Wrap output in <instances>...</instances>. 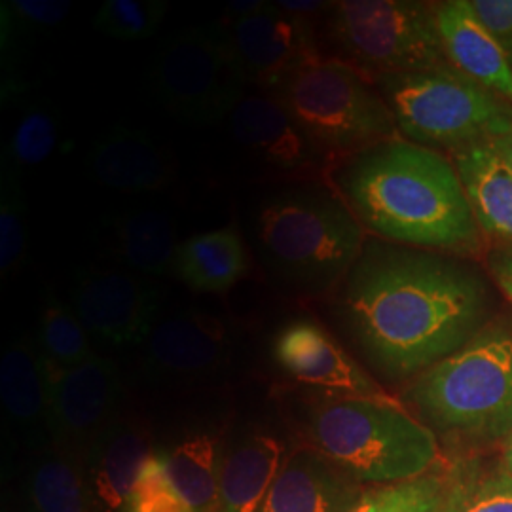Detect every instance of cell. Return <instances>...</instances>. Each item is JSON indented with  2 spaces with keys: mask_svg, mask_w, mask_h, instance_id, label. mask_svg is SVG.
<instances>
[{
  "mask_svg": "<svg viewBox=\"0 0 512 512\" xmlns=\"http://www.w3.org/2000/svg\"><path fill=\"white\" fill-rule=\"evenodd\" d=\"M334 296L338 317L376 370L416 378L494 319L495 283L469 256L366 239Z\"/></svg>",
  "mask_w": 512,
  "mask_h": 512,
  "instance_id": "1",
  "label": "cell"
},
{
  "mask_svg": "<svg viewBox=\"0 0 512 512\" xmlns=\"http://www.w3.org/2000/svg\"><path fill=\"white\" fill-rule=\"evenodd\" d=\"M329 177L365 232L382 241L461 256L482 249L458 169L439 150L397 137L338 160Z\"/></svg>",
  "mask_w": 512,
  "mask_h": 512,
  "instance_id": "2",
  "label": "cell"
},
{
  "mask_svg": "<svg viewBox=\"0 0 512 512\" xmlns=\"http://www.w3.org/2000/svg\"><path fill=\"white\" fill-rule=\"evenodd\" d=\"M365 243V228L332 186L281 190L256 213L258 258L272 281L296 296L336 293Z\"/></svg>",
  "mask_w": 512,
  "mask_h": 512,
  "instance_id": "3",
  "label": "cell"
},
{
  "mask_svg": "<svg viewBox=\"0 0 512 512\" xmlns=\"http://www.w3.org/2000/svg\"><path fill=\"white\" fill-rule=\"evenodd\" d=\"M306 429L313 450L357 482L416 480L439 456L433 429L391 397H323L311 406Z\"/></svg>",
  "mask_w": 512,
  "mask_h": 512,
  "instance_id": "4",
  "label": "cell"
},
{
  "mask_svg": "<svg viewBox=\"0 0 512 512\" xmlns=\"http://www.w3.org/2000/svg\"><path fill=\"white\" fill-rule=\"evenodd\" d=\"M421 421L469 439L512 433V323L492 319L463 348L427 368L406 391Z\"/></svg>",
  "mask_w": 512,
  "mask_h": 512,
  "instance_id": "5",
  "label": "cell"
},
{
  "mask_svg": "<svg viewBox=\"0 0 512 512\" xmlns=\"http://www.w3.org/2000/svg\"><path fill=\"white\" fill-rule=\"evenodd\" d=\"M399 135L433 150L492 143L512 129V103L476 84L450 63L374 80Z\"/></svg>",
  "mask_w": 512,
  "mask_h": 512,
  "instance_id": "6",
  "label": "cell"
},
{
  "mask_svg": "<svg viewBox=\"0 0 512 512\" xmlns=\"http://www.w3.org/2000/svg\"><path fill=\"white\" fill-rule=\"evenodd\" d=\"M266 93L336 162L401 137L376 86L334 57L302 65Z\"/></svg>",
  "mask_w": 512,
  "mask_h": 512,
  "instance_id": "7",
  "label": "cell"
},
{
  "mask_svg": "<svg viewBox=\"0 0 512 512\" xmlns=\"http://www.w3.org/2000/svg\"><path fill=\"white\" fill-rule=\"evenodd\" d=\"M249 80L230 27L203 23L167 38L152 57L148 86L171 116L190 126H215L245 99Z\"/></svg>",
  "mask_w": 512,
  "mask_h": 512,
  "instance_id": "8",
  "label": "cell"
},
{
  "mask_svg": "<svg viewBox=\"0 0 512 512\" xmlns=\"http://www.w3.org/2000/svg\"><path fill=\"white\" fill-rule=\"evenodd\" d=\"M330 44L338 61L374 84L385 74L448 65L435 4L416 0H344L330 8Z\"/></svg>",
  "mask_w": 512,
  "mask_h": 512,
  "instance_id": "9",
  "label": "cell"
},
{
  "mask_svg": "<svg viewBox=\"0 0 512 512\" xmlns=\"http://www.w3.org/2000/svg\"><path fill=\"white\" fill-rule=\"evenodd\" d=\"M164 289L124 268H80L71 302L90 336L114 348L147 344L160 323Z\"/></svg>",
  "mask_w": 512,
  "mask_h": 512,
  "instance_id": "10",
  "label": "cell"
},
{
  "mask_svg": "<svg viewBox=\"0 0 512 512\" xmlns=\"http://www.w3.org/2000/svg\"><path fill=\"white\" fill-rule=\"evenodd\" d=\"M46 372L48 431L55 442L73 454L86 452L112 421L122 401L118 366L107 357H93L63 372Z\"/></svg>",
  "mask_w": 512,
  "mask_h": 512,
  "instance_id": "11",
  "label": "cell"
},
{
  "mask_svg": "<svg viewBox=\"0 0 512 512\" xmlns=\"http://www.w3.org/2000/svg\"><path fill=\"white\" fill-rule=\"evenodd\" d=\"M274 359L296 382L325 397H389L329 330L313 319H294L281 327L274 340Z\"/></svg>",
  "mask_w": 512,
  "mask_h": 512,
  "instance_id": "12",
  "label": "cell"
},
{
  "mask_svg": "<svg viewBox=\"0 0 512 512\" xmlns=\"http://www.w3.org/2000/svg\"><path fill=\"white\" fill-rule=\"evenodd\" d=\"M249 84L270 92L279 80L319 59L311 19L293 16L268 2L253 18L228 25Z\"/></svg>",
  "mask_w": 512,
  "mask_h": 512,
  "instance_id": "13",
  "label": "cell"
},
{
  "mask_svg": "<svg viewBox=\"0 0 512 512\" xmlns=\"http://www.w3.org/2000/svg\"><path fill=\"white\" fill-rule=\"evenodd\" d=\"M230 131L239 147L275 171L308 177L330 171L329 156L270 95L245 97L230 114Z\"/></svg>",
  "mask_w": 512,
  "mask_h": 512,
  "instance_id": "14",
  "label": "cell"
},
{
  "mask_svg": "<svg viewBox=\"0 0 512 512\" xmlns=\"http://www.w3.org/2000/svg\"><path fill=\"white\" fill-rule=\"evenodd\" d=\"M232 329L217 315L186 310L160 321L147 340V365L162 378H202L232 351Z\"/></svg>",
  "mask_w": 512,
  "mask_h": 512,
  "instance_id": "15",
  "label": "cell"
},
{
  "mask_svg": "<svg viewBox=\"0 0 512 512\" xmlns=\"http://www.w3.org/2000/svg\"><path fill=\"white\" fill-rule=\"evenodd\" d=\"M99 255L114 260L120 268L147 275L173 272L177 243V226L171 215L154 207H131L110 213L97 226Z\"/></svg>",
  "mask_w": 512,
  "mask_h": 512,
  "instance_id": "16",
  "label": "cell"
},
{
  "mask_svg": "<svg viewBox=\"0 0 512 512\" xmlns=\"http://www.w3.org/2000/svg\"><path fill=\"white\" fill-rule=\"evenodd\" d=\"M365 494L357 480L313 448L285 458L258 512H349Z\"/></svg>",
  "mask_w": 512,
  "mask_h": 512,
  "instance_id": "17",
  "label": "cell"
},
{
  "mask_svg": "<svg viewBox=\"0 0 512 512\" xmlns=\"http://www.w3.org/2000/svg\"><path fill=\"white\" fill-rule=\"evenodd\" d=\"M86 164L97 183L128 194L164 190L177 177L171 154L145 131L126 126L95 139Z\"/></svg>",
  "mask_w": 512,
  "mask_h": 512,
  "instance_id": "18",
  "label": "cell"
},
{
  "mask_svg": "<svg viewBox=\"0 0 512 512\" xmlns=\"http://www.w3.org/2000/svg\"><path fill=\"white\" fill-rule=\"evenodd\" d=\"M442 50L448 63L476 84L512 103V61L476 18L469 0L435 4Z\"/></svg>",
  "mask_w": 512,
  "mask_h": 512,
  "instance_id": "19",
  "label": "cell"
},
{
  "mask_svg": "<svg viewBox=\"0 0 512 512\" xmlns=\"http://www.w3.org/2000/svg\"><path fill=\"white\" fill-rule=\"evenodd\" d=\"M150 454L147 431L126 418H116L93 440L84 452V469L101 511L124 512Z\"/></svg>",
  "mask_w": 512,
  "mask_h": 512,
  "instance_id": "20",
  "label": "cell"
},
{
  "mask_svg": "<svg viewBox=\"0 0 512 512\" xmlns=\"http://www.w3.org/2000/svg\"><path fill=\"white\" fill-rule=\"evenodd\" d=\"M452 162L482 232L512 245V169L490 143L452 152Z\"/></svg>",
  "mask_w": 512,
  "mask_h": 512,
  "instance_id": "21",
  "label": "cell"
},
{
  "mask_svg": "<svg viewBox=\"0 0 512 512\" xmlns=\"http://www.w3.org/2000/svg\"><path fill=\"white\" fill-rule=\"evenodd\" d=\"M249 268V251L238 224H228L183 241L173 274L196 293L226 294Z\"/></svg>",
  "mask_w": 512,
  "mask_h": 512,
  "instance_id": "22",
  "label": "cell"
},
{
  "mask_svg": "<svg viewBox=\"0 0 512 512\" xmlns=\"http://www.w3.org/2000/svg\"><path fill=\"white\" fill-rule=\"evenodd\" d=\"M285 461V444L272 435L241 440L220 467L219 512H258Z\"/></svg>",
  "mask_w": 512,
  "mask_h": 512,
  "instance_id": "23",
  "label": "cell"
},
{
  "mask_svg": "<svg viewBox=\"0 0 512 512\" xmlns=\"http://www.w3.org/2000/svg\"><path fill=\"white\" fill-rule=\"evenodd\" d=\"M0 399L19 429L48 427V380L40 351L27 336L14 340L0 361Z\"/></svg>",
  "mask_w": 512,
  "mask_h": 512,
  "instance_id": "24",
  "label": "cell"
},
{
  "mask_svg": "<svg viewBox=\"0 0 512 512\" xmlns=\"http://www.w3.org/2000/svg\"><path fill=\"white\" fill-rule=\"evenodd\" d=\"M164 456L167 475L192 512H219L220 467L217 439L194 435Z\"/></svg>",
  "mask_w": 512,
  "mask_h": 512,
  "instance_id": "25",
  "label": "cell"
},
{
  "mask_svg": "<svg viewBox=\"0 0 512 512\" xmlns=\"http://www.w3.org/2000/svg\"><path fill=\"white\" fill-rule=\"evenodd\" d=\"M29 501L35 512L99 511L86 469L65 450L46 454L35 463L29 476Z\"/></svg>",
  "mask_w": 512,
  "mask_h": 512,
  "instance_id": "26",
  "label": "cell"
},
{
  "mask_svg": "<svg viewBox=\"0 0 512 512\" xmlns=\"http://www.w3.org/2000/svg\"><path fill=\"white\" fill-rule=\"evenodd\" d=\"M38 351L48 372H63L84 365L95 357L90 332L82 325L73 306L50 294L38 327Z\"/></svg>",
  "mask_w": 512,
  "mask_h": 512,
  "instance_id": "27",
  "label": "cell"
},
{
  "mask_svg": "<svg viewBox=\"0 0 512 512\" xmlns=\"http://www.w3.org/2000/svg\"><path fill=\"white\" fill-rule=\"evenodd\" d=\"M21 169L0 158V275L8 279L23 264L29 249L27 203Z\"/></svg>",
  "mask_w": 512,
  "mask_h": 512,
  "instance_id": "28",
  "label": "cell"
},
{
  "mask_svg": "<svg viewBox=\"0 0 512 512\" xmlns=\"http://www.w3.org/2000/svg\"><path fill=\"white\" fill-rule=\"evenodd\" d=\"M448 486L442 476L429 473L401 484L365 490L349 512H442Z\"/></svg>",
  "mask_w": 512,
  "mask_h": 512,
  "instance_id": "29",
  "label": "cell"
},
{
  "mask_svg": "<svg viewBox=\"0 0 512 512\" xmlns=\"http://www.w3.org/2000/svg\"><path fill=\"white\" fill-rule=\"evenodd\" d=\"M59 143L57 114L46 105H33L25 110L2 150V158L16 167L46 162Z\"/></svg>",
  "mask_w": 512,
  "mask_h": 512,
  "instance_id": "30",
  "label": "cell"
},
{
  "mask_svg": "<svg viewBox=\"0 0 512 512\" xmlns=\"http://www.w3.org/2000/svg\"><path fill=\"white\" fill-rule=\"evenodd\" d=\"M165 0H107L95 14V27L116 40H145L162 27Z\"/></svg>",
  "mask_w": 512,
  "mask_h": 512,
  "instance_id": "31",
  "label": "cell"
},
{
  "mask_svg": "<svg viewBox=\"0 0 512 512\" xmlns=\"http://www.w3.org/2000/svg\"><path fill=\"white\" fill-rule=\"evenodd\" d=\"M442 512H512V475L461 478L448 486Z\"/></svg>",
  "mask_w": 512,
  "mask_h": 512,
  "instance_id": "32",
  "label": "cell"
},
{
  "mask_svg": "<svg viewBox=\"0 0 512 512\" xmlns=\"http://www.w3.org/2000/svg\"><path fill=\"white\" fill-rule=\"evenodd\" d=\"M126 507L135 512H192L167 475L164 456L154 452L143 465Z\"/></svg>",
  "mask_w": 512,
  "mask_h": 512,
  "instance_id": "33",
  "label": "cell"
},
{
  "mask_svg": "<svg viewBox=\"0 0 512 512\" xmlns=\"http://www.w3.org/2000/svg\"><path fill=\"white\" fill-rule=\"evenodd\" d=\"M10 8L25 29H54L71 14L69 0H10Z\"/></svg>",
  "mask_w": 512,
  "mask_h": 512,
  "instance_id": "34",
  "label": "cell"
},
{
  "mask_svg": "<svg viewBox=\"0 0 512 512\" xmlns=\"http://www.w3.org/2000/svg\"><path fill=\"white\" fill-rule=\"evenodd\" d=\"M469 4L512 61V0H469Z\"/></svg>",
  "mask_w": 512,
  "mask_h": 512,
  "instance_id": "35",
  "label": "cell"
},
{
  "mask_svg": "<svg viewBox=\"0 0 512 512\" xmlns=\"http://www.w3.org/2000/svg\"><path fill=\"white\" fill-rule=\"evenodd\" d=\"M488 274L499 293L512 304V245L497 243L488 251Z\"/></svg>",
  "mask_w": 512,
  "mask_h": 512,
  "instance_id": "36",
  "label": "cell"
},
{
  "mask_svg": "<svg viewBox=\"0 0 512 512\" xmlns=\"http://www.w3.org/2000/svg\"><path fill=\"white\" fill-rule=\"evenodd\" d=\"M266 6H268V2H264V0H232L226 8L224 23L234 25L239 21L253 18L256 14H260Z\"/></svg>",
  "mask_w": 512,
  "mask_h": 512,
  "instance_id": "37",
  "label": "cell"
},
{
  "mask_svg": "<svg viewBox=\"0 0 512 512\" xmlns=\"http://www.w3.org/2000/svg\"><path fill=\"white\" fill-rule=\"evenodd\" d=\"M334 2H300V0H279L275 2L277 8H281L283 12H289L293 16H300V18L311 19L315 14L327 12L332 8Z\"/></svg>",
  "mask_w": 512,
  "mask_h": 512,
  "instance_id": "38",
  "label": "cell"
},
{
  "mask_svg": "<svg viewBox=\"0 0 512 512\" xmlns=\"http://www.w3.org/2000/svg\"><path fill=\"white\" fill-rule=\"evenodd\" d=\"M490 145H492V147L495 148V152L503 158V162L512 169V129L511 131H507L503 137L492 141Z\"/></svg>",
  "mask_w": 512,
  "mask_h": 512,
  "instance_id": "39",
  "label": "cell"
},
{
  "mask_svg": "<svg viewBox=\"0 0 512 512\" xmlns=\"http://www.w3.org/2000/svg\"><path fill=\"white\" fill-rule=\"evenodd\" d=\"M505 471L512 475V433L509 435V442H507V450H505Z\"/></svg>",
  "mask_w": 512,
  "mask_h": 512,
  "instance_id": "40",
  "label": "cell"
},
{
  "mask_svg": "<svg viewBox=\"0 0 512 512\" xmlns=\"http://www.w3.org/2000/svg\"><path fill=\"white\" fill-rule=\"evenodd\" d=\"M124 512H135V511H133V509H129V507H126V509H124Z\"/></svg>",
  "mask_w": 512,
  "mask_h": 512,
  "instance_id": "41",
  "label": "cell"
}]
</instances>
